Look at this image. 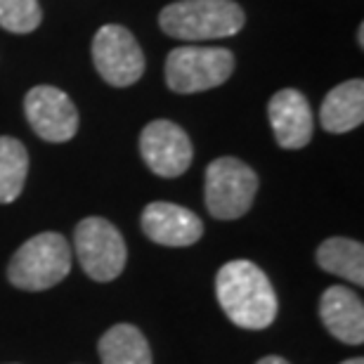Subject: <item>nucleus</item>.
<instances>
[{
	"label": "nucleus",
	"mask_w": 364,
	"mask_h": 364,
	"mask_svg": "<svg viewBox=\"0 0 364 364\" xmlns=\"http://www.w3.org/2000/svg\"><path fill=\"white\" fill-rule=\"evenodd\" d=\"M319 121L326 133H348L364 121V81L353 78L336 85L322 102Z\"/></svg>",
	"instance_id": "nucleus-13"
},
{
	"label": "nucleus",
	"mask_w": 364,
	"mask_h": 364,
	"mask_svg": "<svg viewBox=\"0 0 364 364\" xmlns=\"http://www.w3.org/2000/svg\"><path fill=\"white\" fill-rule=\"evenodd\" d=\"M144 164L161 178H178L192 164V142L178 123L159 119L144 126L140 135Z\"/></svg>",
	"instance_id": "nucleus-8"
},
{
	"label": "nucleus",
	"mask_w": 364,
	"mask_h": 364,
	"mask_svg": "<svg viewBox=\"0 0 364 364\" xmlns=\"http://www.w3.org/2000/svg\"><path fill=\"white\" fill-rule=\"evenodd\" d=\"M102 364H151V350L144 333L133 324H114L100 338Z\"/></svg>",
	"instance_id": "nucleus-14"
},
{
	"label": "nucleus",
	"mask_w": 364,
	"mask_h": 364,
	"mask_svg": "<svg viewBox=\"0 0 364 364\" xmlns=\"http://www.w3.org/2000/svg\"><path fill=\"white\" fill-rule=\"evenodd\" d=\"M215 294L223 312L242 329H267L277 317V294L267 274L251 260H230L215 277Z\"/></svg>",
	"instance_id": "nucleus-1"
},
{
	"label": "nucleus",
	"mask_w": 364,
	"mask_h": 364,
	"mask_svg": "<svg viewBox=\"0 0 364 364\" xmlns=\"http://www.w3.org/2000/svg\"><path fill=\"white\" fill-rule=\"evenodd\" d=\"M71 270V246L60 232H43L17 249L7 265V279L24 291H46Z\"/></svg>",
	"instance_id": "nucleus-3"
},
{
	"label": "nucleus",
	"mask_w": 364,
	"mask_h": 364,
	"mask_svg": "<svg viewBox=\"0 0 364 364\" xmlns=\"http://www.w3.org/2000/svg\"><path fill=\"white\" fill-rule=\"evenodd\" d=\"M319 317L333 338L348 346L364 341V305L362 298L348 287H329L319 298Z\"/></svg>",
	"instance_id": "nucleus-12"
},
{
	"label": "nucleus",
	"mask_w": 364,
	"mask_h": 364,
	"mask_svg": "<svg viewBox=\"0 0 364 364\" xmlns=\"http://www.w3.org/2000/svg\"><path fill=\"white\" fill-rule=\"evenodd\" d=\"M256 364H289L284 358H277V355H267V358H263V360H258Z\"/></svg>",
	"instance_id": "nucleus-18"
},
{
	"label": "nucleus",
	"mask_w": 364,
	"mask_h": 364,
	"mask_svg": "<svg viewBox=\"0 0 364 364\" xmlns=\"http://www.w3.org/2000/svg\"><path fill=\"white\" fill-rule=\"evenodd\" d=\"M258 192V176L249 164L235 156L215 159L206 168V196L208 213L218 220H237L249 213Z\"/></svg>",
	"instance_id": "nucleus-4"
},
{
	"label": "nucleus",
	"mask_w": 364,
	"mask_h": 364,
	"mask_svg": "<svg viewBox=\"0 0 364 364\" xmlns=\"http://www.w3.org/2000/svg\"><path fill=\"white\" fill-rule=\"evenodd\" d=\"M24 112L31 128L48 142H67L78 130V112L67 92L53 85H36L26 92Z\"/></svg>",
	"instance_id": "nucleus-9"
},
{
	"label": "nucleus",
	"mask_w": 364,
	"mask_h": 364,
	"mask_svg": "<svg viewBox=\"0 0 364 364\" xmlns=\"http://www.w3.org/2000/svg\"><path fill=\"white\" fill-rule=\"evenodd\" d=\"M74 249L83 272L95 282H112L126 267V242L105 218H85L76 225Z\"/></svg>",
	"instance_id": "nucleus-6"
},
{
	"label": "nucleus",
	"mask_w": 364,
	"mask_h": 364,
	"mask_svg": "<svg viewBox=\"0 0 364 364\" xmlns=\"http://www.w3.org/2000/svg\"><path fill=\"white\" fill-rule=\"evenodd\" d=\"M317 263L324 272L343 279L364 284V246L346 237H331L317 249Z\"/></svg>",
	"instance_id": "nucleus-15"
},
{
	"label": "nucleus",
	"mask_w": 364,
	"mask_h": 364,
	"mask_svg": "<svg viewBox=\"0 0 364 364\" xmlns=\"http://www.w3.org/2000/svg\"><path fill=\"white\" fill-rule=\"evenodd\" d=\"M28 176V151L14 137H0V203L19 199Z\"/></svg>",
	"instance_id": "nucleus-16"
},
{
	"label": "nucleus",
	"mask_w": 364,
	"mask_h": 364,
	"mask_svg": "<svg viewBox=\"0 0 364 364\" xmlns=\"http://www.w3.org/2000/svg\"><path fill=\"white\" fill-rule=\"evenodd\" d=\"M267 119H270L277 144L284 149H301L312 140L315 119L303 92L291 88L274 92L267 105Z\"/></svg>",
	"instance_id": "nucleus-10"
},
{
	"label": "nucleus",
	"mask_w": 364,
	"mask_h": 364,
	"mask_svg": "<svg viewBox=\"0 0 364 364\" xmlns=\"http://www.w3.org/2000/svg\"><path fill=\"white\" fill-rule=\"evenodd\" d=\"M244 21V10L235 0H178L159 14L164 33L192 43L235 36Z\"/></svg>",
	"instance_id": "nucleus-2"
},
{
	"label": "nucleus",
	"mask_w": 364,
	"mask_h": 364,
	"mask_svg": "<svg viewBox=\"0 0 364 364\" xmlns=\"http://www.w3.org/2000/svg\"><path fill=\"white\" fill-rule=\"evenodd\" d=\"M43 19L38 0H0V26L12 33H31Z\"/></svg>",
	"instance_id": "nucleus-17"
},
{
	"label": "nucleus",
	"mask_w": 364,
	"mask_h": 364,
	"mask_svg": "<svg viewBox=\"0 0 364 364\" xmlns=\"http://www.w3.org/2000/svg\"><path fill=\"white\" fill-rule=\"evenodd\" d=\"M235 71V55L225 48H176L166 60V83L173 92L192 95L223 85Z\"/></svg>",
	"instance_id": "nucleus-5"
},
{
	"label": "nucleus",
	"mask_w": 364,
	"mask_h": 364,
	"mask_svg": "<svg viewBox=\"0 0 364 364\" xmlns=\"http://www.w3.org/2000/svg\"><path fill=\"white\" fill-rule=\"evenodd\" d=\"M92 62L109 85L128 88L140 81L144 71V55L135 36L119 24H107L95 33Z\"/></svg>",
	"instance_id": "nucleus-7"
},
{
	"label": "nucleus",
	"mask_w": 364,
	"mask_h": 364,
	"mask_svg": "<svg viewBox=\"0 0 364 364\" xmlns=\"http://www.w3.org/2000/svg\"><path fill=\"white\" fill-rule=\"evenodd\" d=\"M341 364H364L362 358H350V360H346V362H341Z\"/></svg>",
	"instance_id": "nucleus-19"
},
{
	"label": "nucleus",
	"mask_w": 364,
	"mask_h": 364,
	"mask_svg": "<svg viewBox=\"0 0 364 364\" xmlns=\"http://www.w3.org/2000/svg\"><path fill=\"white\" fill-rule=\"evenodd\" d=\"M142 232L161 246H192L203 235L199 215L178 203L154 201L142 210Z\"/></svg>",
	"instance_id": "nucleus-11"
}]
</instances>
